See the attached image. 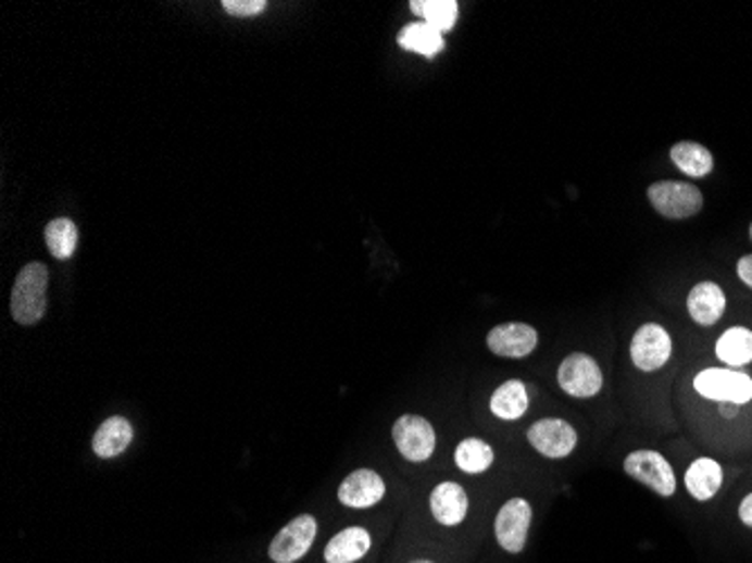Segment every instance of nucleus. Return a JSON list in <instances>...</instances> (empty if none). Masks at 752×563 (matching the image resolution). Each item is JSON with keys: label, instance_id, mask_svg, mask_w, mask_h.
I'll list each match as a JSON object with an SVG mask.
<instances>
[{"label": "nucleus", "instance_id": "nucleus-2", "mask_svg": "<svg viewBox=\"0 0 752 563\" xmlns=\"http://www.w3.org/2000/svg\"><path fill=\"white\" fill-rule=\"evenodd\" d=\"M647 199L653 210L674 222L697 216L703 210V192L692 183L682 180H655L647 187Z\"/></svg>", "mask_w": 752, "mask_h": 563}, {"label": "nucleus", "instance_id": "nucleus-27", "mask_svg": "<svg viewBox=\"0 0 752 563\" xmlns=\"http://www.w3.org/2000/svg\"><path fill=\"white\" fill-rule=\"evenodd\" d=\"M739 518L743 525L752 527V493H748L743 500H741V505H739Z\"/></svg>", "mask_w": 752, "mask_h": 563}, {"label": "nucleus", "instance_id": "nucleus-17", "mask_svg": "<svg viewBox=\"0 0 752 563\" xmlns=\"http://www.w3.org/2000/svg\"><path fill=\"white\" fill-rule=\"evenodd\" d=\"M724 485V468L712 458H697L685 472V487L697 500H710Z\"/></svg>", "mask_w": 752, "mask_h": 563}, {"label": "nucleus", "instance_id": "nucleus-5", "mask_svg": "<svg viewBox=\"0 0 752 563\" xmlns=\"http://www.w3.org/2000/svg\"><path fill=\"white\" fill-rule=\"evenodd\" d=\"M624 474L649 487L653 493L669 498L676 493V474L669 460L651 449H640L624 458Z\"/></svg>", "mask_w": 752, "mask_h": 563}, {"label": "nucleus", "instance_id": "nucleus-29", "mask_svg": "<svg viewBox=\"0 0 752 563\" xmlns=\"http://www.w3.org/2000/svg\"><path fill=\"white\" fill-rule=\"evenodd\" d=\"M411 563H435V561H428V559H415V561H411Z\"/></svg>", "mask_w": 752, "mask_h": 563}, {"label": "nucleus", "instance_id": "nucleus-14", "mask_svg": "<svg viewBox=\"0 0 752 563\" xmlns=\"http://www.w3.org/2000/svg\"><path fill=\"white\" fill-rule=\"evenodd\" d=\"M430 512L435 521L447 527H455L466 518L468 496L458 483H440L430 491Z\"/></svg>", "mask_w": 752, "mask_h": 563}, {"label": "nucleus", "instance_id": "nucleus-16", "mask_svg": "<svg viewBox=\"0 0 752 563\" xmlns=\"http://www.w3.org/2000/svg\"><path fill=\"white\" fill-rule=\"evenodd\" d=\"M134 440V426L124 417H109L100 424V428L92 435V451L98 458H117Z\"/></svg>", "mask_w": 752, "mask_h": 563}, {"label": "nucleus", "instance_id": "nucleus-9", "mask_svg": "<svg viewBox=\"0 0 752 563\" xmlns=\"http://www.w3.org/2000/svg\"><path fill=\"white\" fill-rule=\"evenodd\" d=\"M674 346H672V336L669 331L657 325V323H647L642 327H638V331L631 338V361L640 372H655L663 370L669 359H672Z\"/></svg>", "mask_w": 752, "mask_h": 563}, {"label": "nucleus", "instance_id": "nucleus-21", "mask_svg": "<svg viewBox=\"0 0 752 563\" xmlns=\"http://www.w3.org/2000/svg\"><path fill=\"white\" fill-rule=\"evenodd\" d=\"M716 359L730 367H743L752 363V329L730 327L718 336L714 346Z\"/></svg>", "mask_w": 752, "mask_h": 563}, {"label": "nucleus", "instance_id": "nucleus-23", "mask_svg": "<svg viewBox=\"0 0 752 563\" xmlns=\"http://www.w3.org/2000/svg\"><path fill=\"white\" fill-rule=\"evenodd\" d=\"M411 10L424 23L433 25L440 33H451L460 16V5L455 0H411Z\"/></svg>", "mask_w": 752, "mask_h": 563}, {"label": "nucleus", "instance_id": "nucleus-22", "mask_svg": "<svg viewBox=\"0 0 752 563\" xmlns=\"http://www.w3.org/2000/svg\"><path fill=\"white\" fill-rule=\"evenodd\" d=\"M493 460V449L485 440H480V437H466V440L455 447V464L460 472L468 476H480L489 472Z\"/></svg>", "mask_w": 752, "mask_h": 563}, {"label": "nucleus", "instance_id": "nucleus-30", "mask_svg": "<svg viewBox=\"0 0 752 563\" xmlns=\"http://www.w3.org/2000/svg\"><path fill=\"white\" fill-rule=\"evenodd\" d=\"M748 235H750V239H752V224H750V228H748Z\"/></svg>", "mask_w": 752, "mask_h": 563}, {"label": "nucleus", "instance_id": "nucleus-19", "mask_svg": "<svg viewBox=\"0 0 752 563\" xmlns=\"http://www.w3.org/2000/svg\"><path fill=\"white\" fill-rule=\"evenodd\" d=\"M397 43L405 52H415V54L433 59L444 50V35L440 33V29H435L433 25L417 21V23L403 25L399 29Z\"/></svg>", "mask_w": 752, "mask_h": 563}, {"label": "nucleus", "instance_id": "nucleus-7", "mask_svg": "<svg viewBox=\"0 0 752 563\" xmlns=\"http://www.w3.org/2000/svg\"><path fill=\"white\" fill-rule=\"evenodd\" d=\"M318 521L311 514H300L291 523L281 527L275 539L271 541L268 556L273 563H296L300 561L309 548L316 541Z\"/></svg>", "mask_w": 752, "mask_h": 563}, {"label": "nucleus", "instance_id": "nucleus-8", "mask_svg": "<svg viewBox=\"0 0 752 563\" xmlns=\"http://www.w3.org/2000/svg\"><path fill=\"white\" fill-rule=\"evenodd\" d=\"M531 516H535V512H531V505L525 498H510L496 514L493 531L498 546L510 554H521L529 537Z\"/></svg>", "mask_w": 752, "mask_h": 563}, {"label": "nucleus", "instance_id": "nucleus-20", "mask_svg": "<svg viewBox=\"0 0 752 563\" xmlns=\"http://www.w3.org/2000/svg\"><path fill=\"white\" fill-rule=\"evenodd\" d=\"M669 159L672 163L687 174L689 178H705L712 174L714 170V155L712 151L701 145V142H692V140H680L669 149Z\"/></svg>", "mask_w": 752, "mask_h": 563}, {"label": "nucleus", "instance_id": "nucleus-28", "mask_svg": "<svg viewBox=\"0 0 752 563\" xmlns=\"http://www.w3.org/2000/svg\"><path fill=\"white\" fill-rule=\"evenodd\" d=\"M737 409H739V405H735V403H720V413H724L726 417H735Z\"/></svg>", "mask_w": 752, "mask_h": 563}, {"label": "nucleus", "instance_id": "nucleus-26", "mask_svg": "<svg viewBox=\"0 0 752 563\" xmlns=\"http://www.w3.org/2000/svg\"><path fill=\"white\" fill-rule=\"evenodd\" d=\"M737 275H739V279L743 282L745 287L752 289V255H743L737 262Z\"/></svg>", "mask_w": 752, "mask_h": 563}, {"label": "nucleus", "instance_id": "nucleus-24", "mask_svg": "<svg viewBox=\"0 0 752 563\" xmlns=\"http://www.w3.org/2000/svg\"><path fill=\"white\" fill-rule=\"evenodd\" d=\"M77 239H79L77 226L66 216L52 218V222L46 226V243L54 260H71L77 248Z\"/></svg>", "mask_w": 752, "mask_h": 563}, {"label": "nucleus", "instance_id": "nucleus-4", "mask_svg": "<svg viewBox=\"0 0 752 563\" xmlns=\"http://www.w3.org/2000/svg\"><path fill=\"white\" fill-rule=\"evenodd\" d=\"M694 390L710 401L743 405L752 399V379L739 370L707 367L697 374Z\"/></svg>", "mask_w": 752, "mask_h": 563}, {"label": "nucleus", "instance_id": "nucleus-25", "mask_svg": "<svg viewBox=\"0 0 752 563\" xmlns=\"http://www.w3.org/2000/svg\"><path fill=\"white\" fill-rule=\"evenodd\" d=\"M222 8L230 14V16H239V18H246V16H258L262 14L268 3L266 0H224Z\"/></svg>", "mask_w": 752, "mask_h": 563}, {"label": "nucleus", "instance_id": "nucleus-3", "mask_svg": "<svg viewBox=\"0 0 752 563\" xmlns=\"http://www.w3.org/2000/svg\"><path fill=\"white\" fill-rule=\"evenodd\" d=\"M556 384L568 397L592 399L604 388V372L590 354L573 352L561 361L556 370Z\"/></svg>", "mask_w": 752, "mask_h": 563}, {"label": "nucleus", "instance_id": "nucleus-13", "mask_svg": "<svg viewBox=\"0 0 752 563\" xmlns=\"http://www.w3.org/2000/svg\"><path fill=\"white\" fill-rule=\"evenodd\" d=\"M687 311H689V318L701 327L716 325L726 314L724 289H720L712 279L699 282V285L692 287V291H689L687 296Z\"/></svg>", "mask_w": 752, "mask_h": 563}, {"label": "nucleus", "instance_id": "nucleus-1", "mask_svg": "<svg viewBox=\"0 0 752 563\" xmlns=\"http://www.w3.org/2000/svg\"><path fill=\"white\" fill-rule=\"evenodd\" d=\"M48 268L41 262H29L16 275L12 289V318L18 325H37L48 309Z\"/></svg>", "mask_w": 752, "mask_h": 563}, {"label": "nucleus", "instance_id": "nucleus-10", "mask_svg": "<svg viewBox=\"0 0 752 563\" xmlns=\"http://www.w3.org/2000/svg\"><path fill=\"white\" fill-rule=\"evenodd\" d=\"M397 451L409 462H426L435 453V428L419 415H401L392 426Z\"/></svg>", "mask_w": 752, "mask_h": 563}, {"label": "nucleus", "instance_id": "nucleus-18", "mask_svg": "<svg viewBox=\"0 0 752 563\" xmlns=\"http://www.w3.org/2000/svg\"><path fill=\"white\" fill-rule=\"evenodd\" d=\"M489 409L498 420H503V422L521 420L529 409L527 386L518 379H510L505 384H500L489 399Z\"/></svg>", "mask_w": 752, "mask_h": 563}, {"label": "nucleus", "instance_id": "nucleus-11", "mask_svg": "<svg viewBox=\"0 0 752 563\" xmlns=\"http://www.w3.org/2000/svg\"><path fill=\"white\" fill-rule=\"evenodd\" d=\"M539 346V331L527 323H503L487 334V348L496 356L525 359Z\"/></svg>", "mask_w": 752, "mask_h": 563}, {"label": "nucleus", "instance_id": "nucleus-12", "mask_svg": "<svg viewBox=\"0 0 752 563\" xmlns=\"http://www.w3.org/2000/svg\"><path fill=\"white\" fill-rule=\"evenodd\" d=\"M386 496L384 478L372 468H356L338 487V500L344 508L367 510L381 503Z\"/></svg>", "mask_w": 752, "mask_h": 563}, {"label": "nucleus", "instance_id": "nucleus-6", "mask_svg": "<svg viewBox=\"0 0 752 563\" xmlns=\"http://www.w3.org/2000/svg\"><path fill=\"white\" fill-rule=\"evenodd\" d=\"M527 442L548 460H563L577 449V430L571 422L559 417H546L527 428Z\"/></svg>", "mask_w": 752, "mask_h": 563}, {"label": "nucleus", "instance_id": "nucleus-15", "mask_svg": "<svg viewBox=\"0 0 752 563\" xmlns=\"http://www.w3.org/2000/svg\"><path fill=\"white\" fill-rule=\"evenodd\" d=\"M372 548V537L365 527L352 525L340 529L325 548L327 563H356Z\"/></svg>", "mask_w": 752, "mask_h": 563}]
</instances>
